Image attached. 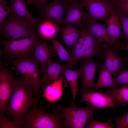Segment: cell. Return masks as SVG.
I'll return each mask as SVG.
<instances>
[{"instance_id":"cell-20","label":"cell","mask_w":128,"mask_h":128,"mask_svg":"<svg viewBox=\"0 0 128 128\" xmlns=\"http://www.w3.org/2000/svg\"><path fill=\"white\" fill-rule=\"evenodd\" d=\"M35 30L40 37L46 41L55 37L61 31L60 27L56 23L42 20L40 21Z\"/></svg>"},{"instance_id":"cell-38","label":"cell","mask_w":128,"mask_h":128,"mask_svg":"<svg viewBox=\"0 0 128 128\" xmlns=\"http://www.w3.org/2000/svg\"><path fill=\"white\" fill-rule=\"evenodd\" d=\"M0 0V1L4 2H6V0ZM12 2L13 0H10Z\"/></svg>"},{"instance_id":"cell-16","label":"cell","mask_w":128,"mask_h":128,"mask_svg":"<svg viewBox=\"0 0 128 128\" xmlns=\"http://www.w3.org/2000/svg\"><path fill=\"white\" fill-rule=\"evenodd\" d=\"M84 8L79 2L70 4L59 26L71 24L77 25L79 27L88 15V13L84 11Z\"/></svg>"},{"instance_id":"cell-24","label":"cell","mask_w":128,"mask_h":128,"mask_svg":"<svg viewBox=\"0 0 128 128\" xmlns=\"http://www.w3.org/2000/svg\"><path fill=\"white\" fill-rule=\"evenodd\" d=\"M63 75L71 87L73 96L72 101L74 102L76 96L79 93L78 84V78L79 76L77 70H73L69 64L68 63L66 64Z\"/></svg>"},{"instance_id":"cell-35","label":"cell","mask_w":128,"mask_h":128,"mask_svg":"<svg viewBox=\"0 0 128 128\" xmlns=\"http://www.w3.org/2000/svg\"><path fill=\"white\" fill-rule=\"evenodd\" d=\"M48 0H26L27 3L29 5H36L38 3H46Z\"/></svg>"},{"instance_id":"cell-2","label":"cell","mask_w":128,"mask_h":128,"mask_svg":"<svg viewBox=\"0 0 128 128\" xmlns=\"http://www.w3.org/2000/svg\"><path fill=\"white\" fill-rule=\"evenodd\" d=\"M42 106L33 107L25 115L23 120L22 128H60L62 127V113L55 109V113L44 111Z\"/></svg>"},{"instance_id":"cell-36","label":"cell","mask_w":128,"mask_h":128,"mask_svg":"<svg viewBox=\"0 0 128 128\" xmlns=\"http://www.w3.org/2000/svg\"><path fill=\"white\" fill-rule=\"evenodd\" d=\"M66 3L71 4L79 2V0H63Z\"/></svg>"},{"instance_id":"cell-33","label":"cell","mask_w":128,"mask_h":128,"mask_svg":"<svg viewBox=\"0 0 128 128\" xmlns=\"http://www.w3.org/2000/svg\"><path fill=\"white\" fill-rule=\"evenodd\" d=\"M117 128H128V112L121 117L114 118Z\"/></svg>"},{"instance_id":"cell-10","label":"cell","mask_w":128,"mask_h":128,"mask_svg":"<svg viewBox=\"0 0 128 128\" xmlns=\"http://www.w3.org/2000/svg\"><path fill=\"white\" fill-rule=\"evenodd\" d=\"M79 2L87 10L88 17L105 22L114 6L108 0H79Z\"/></svg>"},{"instance_id":"cell-28","label":"cell","mask_w":128,"mask_h":128,"mask_svg":"<svg viewBox=\"0 0 128 128\" xmlns=\"http://www.w3.org/2000/svg\"><path fill=\"white\" fill-rule=\"evenodd\" d=\"M82 43L78 41L72 48L69 49V52L74 57L77 61L84 59V51Z\"/></svg>"},{"instance_id":"cell-7","label":"cell","mask_w":128,"mask_h":128,"mask_svg":"<svg viewBox=\"0 0 128 128\" xmlns=\"http://www.w3.org/2000/svg\"><path fill=\"white\" fill-rule=\"evenodd\" d=\"M70 4L63 0H54L49 4L38 3L33 9L37 11L38 19L54 22L59 26Z\"/></svg>"},{"instance_id":"cell-14","label":"cell","mask_w":128,"mask_h":128,"mask_svg":"<svg viewBox=\"0 0 128 128\" xmlns=\"http://www.w3.org/2000/svg\"><path fill=\"white\" fill-rule=\"evenodd\" d=\"M57 54L52 46L49 45L46 41L40 39L35 47L33 58L39 64L40 71L43 73L53 60L52 58L55 57Z\"/></svg>"},{"instance_id":"cell-5","label":"cell","mask_w":128,"mask_h":128,"mask_svg":"<svg viewBox=\"0 0 128 128\" xmlns=\"http://www.w3.org/2000/svg\"><path fill=\"white\" fill-rule=\"evenodd\" d=\"M57 108L55 109L63 114L64 120L62 127L66 128H84L94 112L98 108L87 103L86 107L82 108L77 107L72 101L69 107H64L56 103Z\"/></svg>"},{"instance_id":"cell-19","label":"cell","mask_w":128,"mask_h":128,"mask_svg":"<svg viewBox=\"0 0 128 128\" xmlns=\"http://www.w3.org/2000/svg\"><path fill=\"white\" fill-rule=\"evenodd\" d=\"M66 82L65 77L61 76L59 80L46 86L43 96L49 102L52 103L57 101L62 96L63 89L67 86Z\"/></svg>"},{"instance_id":"cell-26","label":"cell","mask_w":128,"mask_h":128,"mask_svg":"<svg viewBox=\"0 0 128 128\" xmlns=\"http://www.w3.org/2000/svg\"><path fill=\"white\" fill-rule=\"evenodd\" d=\"M106 92L111 95L118 104L123 105L128 102V85H122L119 89H108Z\"/></svg>"},{"instance_id":"cell-23","label":"cell","mask_w":128,"mask_h":128,"mask_svg":"<svg viewBox=\"0 0 128 128\" xmlns=\"http://www.w3.org/2000/svg\"><path fill=\"white\" fill-rule=\"evenodd\" d=\"M62 42L69 49L73 47L80 37V31L73 25L67 24L61 30Z\"/></svg>"},{"instance_id":"cell-18","label":"cell","mask_w":128,"mask_h":128,"mask_svg":"<svg viewBox=\"0 0 128 128\" xmlns=\"http://www.w3.org/2000/svg\"><path fill=\"white\" fill-rule=\"evenodd\" d=\"M66 64L56 62L53 60L46 68L41 82L42 84L50 83L59 80L63 75Z\"/></svg>"},{"instance_id":"cell-29","label":"cell","mask_w":128,"mask_h":128,"mask_svg":"<svg viewBox=\"0 0 128 128\" xmlns=\"http://www.w3.org/2000/svg\"><path fill=\"white\" fill-rule=\"evenodd\" d=\"M7 2L0 1V26L4 23L5 18L14 12L7 5Z\"/></svg>"},{"instance_id":"cell-9","label":"cell","mask_w":128,"mask_h":128,"mask_svg":"<svg viewBox=\"0 0 128 128\" xmlns=\"http://www.w3.org/2000/svg\"><path fill=\"white\" fill-rule=\"evenodd\" d=\"M82 23L97 41L111 45L113 50L117 55L120 53V48L124 45V42L113 41L108 34L105 24L100 23L97 20L88 16Z\"/></svg>"},{"instance_id":"cell-37","label":"cell","mask_w":128,"mask_h":128,"mask_svg":"<svg viewBox=\"0 0 128 128\" xmlns=\"http://www.w3.org/2000/svg\"><path fill=\"white\" fill-rule=\"evenodd\" d=\"M120 50L128 51V43L123 46L120 49Z\"/></svg>"},{"instance_id":"cell-30","label":"cell","mask_w":128,"mask_h":128,"mask_svg":"<svg viewBox=\"0 0 128 128\" xmlns=\"http://www.w3.org/2000/svg\"><path fill=\"white\" fill-rule=\"evenodd\" d=\"M110 119H108L106 121L102 122L94 120L93 118L91 120L87 127V128H112L113 125L111 122Z\"/></svg>"},{"instance_id":"cell-27","label":"cell","mask_w":128,"mask_h":128,"mask_svg":"<svg viewBox=\"0 0 128 128\" xmlns=\"http://www.w3.org/2000/svg\"><path fill=\"white\" fill-rule=\"evenodd\" d=\"M117 8L121 19V27L122 29L121 37L125 40L128 43V17L123 13L120 9Z\"/></svg>"},{"instance_id":"cell-13","label":"cell","mask_w":128,"mask_h":128,"mask_svg":"<svg viewBox=\"0 0 128 128\" xmlns=\"http://www.w3.org/2000/svg\"><path fill=\"white\" fill-rule=\"evenodd\" d=\"M102 47L105 51V66L114 77H117L119 74L125 71L128 57H118L111 45L103 43Z\"/></svg>"},{"instance_id":"cell-4","label":"cell","mask_w":128,"mask_h":128,"mask_svg":"<svg viewBox=\"0 0 128 128\" xmlns=\"http://www.w3.org/2000/svg\"><path fill=\"white\" fill-rule=\"evenodd\" d=\"M40 39L36 33L31 36L22 38L18 40L11 39L1 41L0 43L4 48L3 53L9 64L16 58H33L35 47Z\"/></svg>"},{"instance_id":"cell-8","label":"cell","mask_w":128,"mask_h":128,"mask_svg":"<svg viewBox=\"0 0 128 128\" xmlns=\"http://www.w3.org/2000/svg\"><path fill=\"white\" fill-rule=\"evenodd\" d=\"M14 68H5L0 61V116L4 115L6 106L13 93L18 79L15 78L13 72Z\"/></svg>"},{"instance_id":"cell-31","label":"cell","mask_w":128,"mask_h":128,"mask_svg":"<svg viewBox=\"0 0 128 128\" xmlns=\"http://www.w3.org/2000/svg\"><path fill=\"white\" fill-rule=\"evenodd\" d=\"M0 128H22L21 126L10 121L9 117L0 116Z\"/></svg>"},{"instance_id":"cell-6","label":"cell","mask_w":128,"mask_h":128,"mask_svg":"<svg viewBox=\"0 0 128 128\" xmlns=\"http://www.w3.org/2000/svg\"><path fill=\"white\" fill-rule=\"evenodd\" d=\"M36 33L35 28L30 23L14 12L0 26V36L11 39L28 37Z\"/></svg>"},{"instance_id":"cell-15","label":"cell","mask_w":128,"mask_h":128,"mask_svg":"<svg viewBox=\"0 0 128 128\" xmlns=\"http://www.w3.org/2000/svg\"><path fill=\"white\" fill-rule=\"evenodd\" d=\"M80 102H86L97 108H111L115 109L116 103L115 99L111 95L102 91H94L83 93Z\"/></svg>"},{"instance_id":"cell-25","label":"cell","mask_w":128,"mask_h":128,"mask_svg":"<svg viewBox=\"0 0 128 128\" xmlns=\"http://www.w3.org/2000/svg\"><path fill=\"white\" fill-rule=\"evenodd\" d=\"M51 40L53 49L61 60L67 61L72 68L77 64L78 62L74 57L69 53L60 43L54 37L52 38Z\"/></svg>"},{"instance_id":"cell-1","label":"cell","mask_w":128,"mask_h":128,"mask_svg":"<svg viewBox=\"0 0 128 128\" xmlns=\"http://www.w3.org/2000/svg\"><path fill=\"white\" fill-rule=\"evenodd\" d=\"M34 96L32 88L20 74L6 111L7 116L13 118L12 121L22 128L23 119L29 110L35 106H42Z\"/></svg>"},{"instance_id":"cell-12","label":"cell","mask_w":128,"mask_h":128,"mask_svg":"<svg viewBox=\"0 0 128 128\" xmlns=\"http://www.w3.org/2000/svg\"><path fill=\"white\" fill-rule=\"evenodd\" d=\"M80 36L83 40L82 47L84 51V59H88L95 56L105 59V51L103 43L99 42L86 29L82 23L79 27Z\"/></svg>"},{"instance_id":"cell-34","label":"cell","mask_w":128,"mask_h":128,"mask_svg":"<svg viewBox=\"0 0 128 128\" xmlns=\"http://www.w3.org/2000/svg\"><path fill=\"white\" fill-rule=\"evenodd\" d=\"M116 82L122 85H128V71L119 74L115 78Z\"/></svg>"},{"instance_id":"cell-17","label":"cell","mask_w":128,"mask_h":128,"mask_svg":"<svg viewBox=\"0 0 128 128\" xmlns=\"http://www.w3.org/2000/svg\"><path fill=\"white\" fill-rule=\"evenodd\" d=\"M105 24L108 34L114 41L121 37V23L116 7L114 5L110 14L106 21Z\"/></svg>"},{"instance_id":"cell-11","label":"cell","mask_w":128,"mask_h":128,"mask_svg":"<svg viewBox=\"0 0 128 128\" xmlns=\"http://www.w3.org/2000/svg\"><path fill=\"white\" fill-rule=\"evenodd\" d=\"M102 58L96 62H94L93 58L82 59L77 70L79 76L81 77L82 85L80 91L83 93L93 91L95 85L94 78L97 69L102 64Z\"/></svg>"},{"instance_id":"cell-21","label":"cell","mask_w":128,"mask_h":128,"mask_svg":"<svg viewBox=\"0 0 128 128\" xmlns=\"http://www.w3.org/2000/svg\"><path fill=\"white\" fill-rule=\"evenodd\" d=\"M100 67L99 77L93 91L103 88L109 89L117 88L121 86L116 82L115 78L112 77V74L105 65L101 64Z\"/></svg>"},{"instance_id":"cell-32","label":"cell","mask_w":128,"mask_h":128,"mask_svg":"<svg viewBox=\"0 0 128 128\" xmlns=\"http://www.w3.org/2000/svg\"><path fill=\"white\" fill-rule=\"evenodd\" d=\"M111 1L114 6L120 9L128 17V0H112Z\"/></svg>"},{"instance_id":"cell-3","label":"cell","mask_w":128,"mask_h":128,"mask_svg":"<svg viewBox=\"0 0 128 128\" xmlns=\"http://www.w3.org/2000/svg\"><path fill=\"white\" fill-rule=\"evenodd\" d=\"M14 68L22 75L32 88L36 97L38 100L48 84L41 82L40 69L37 61L32 57H27L11 60Z\"/></svg>"},{"instance_id":"cell-22","label":"cell","mask_w":128,"mask_h":128,"mask_svg":"<svg viewBox=\"0 0 128 128\" xmlns=\"http://www.w3.org/2000/svg\"><path fill=\"white\" fill-rule=\"evenodd\" d=\"M25 0H13L10 8L17 15L30 23L36 28L40 21L33 17L27 7Z\"/></svg>"}]
</instances>
